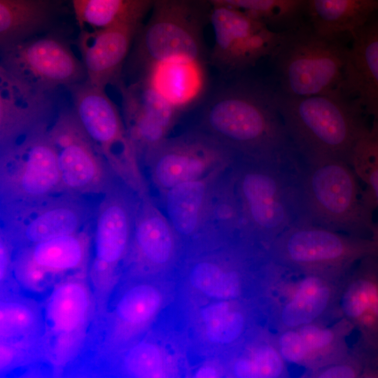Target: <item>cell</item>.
Wrapping results in <instances>:
<instances>
[{
	"label": "cell",
	"instance_id": "obj_1",
	"mask_svg": "<svg viewBox=\"0 0 378 378\" xmlns=\"http://www.w3.org/2000/svg\"><path fill=\"white\" fill-rule=\"evenodd\" d=\"M197 131L233 159L281 160L297 154L277 93L255 83H242L214 95L205 105Z\"/></svg>",
	"mask_w": 378,
	"mask_h": 378
},
{
	"label": "cell",
	"instance_id": "obj_2",
	"mask_svg": "<svg viewBox=\"0 0 378 378\" xmlns=\"http://www.w3.org/2000/svg\"><path fill=\"white\" fill-rule=\"evenodd\" d=\"M297 160L238 158L228 167L241 230L265 248L290 226L303 223Z\"/></svg>",
	"mask_w": 378,
	"mask_h": 378
},
{
	"label": "cell",
	"instance_id": "obj_3",
	"mask_svg": "<svg viewBox=\"0 0 378 378\" xmlns=\"http://www.w3.org/2000/svg\"><path fill=\"white\" fill-rule=\"evenodd\" d=\"M297 176L303 223L363 237L372 232L375 207L346 162L330 158L298 156Z\"/></svg>",
	"mask_w": 378,
	"mask_h": 378
},
{
	"label": "cell",
	"instance_id": "obj_4",
	"mask_svg": "<svg viewBox=\"0 0 378 378\" xmlns=\"http://www.w3.org/2000/svg\"><path fill=\"white\" fill-rule=\"evenodd\" d=\"M279 110L290 139L303 158H330L349 164L353 149L365 133L358 104L341 92L309 97L277 93Z\"/></svg>",
	"mask_w": 378,
	"mask_h": 378
},
{
	"label": "cell",
	"instance_id": "obj_5",
	"mask_svg": "<svg viewBox=\"0 0 378 378\" xmlns=\"http://www.w3.org/2000/svg\"><path fill=\"white\" fill-rule=\"evenodd\" d=\"M1 214L63 192L57 152L46 120L1 138Z\"/></svg>",
	"mask_w": 378,
	"mask_h": 378
},
{
	"label": "cell",
	"instance_id": "obj_6",
	"mask_svg": "<svg viewBox=\"0 0 378 378\" xmlns=\"http://www.w3.org/2000/svg\"><path fill=\"white\" fill-rule=\"evenodd\" d=\"M43 364L52 377H64L83 354L96 318V302L88 274L56 284L42 302Z\"/></svg>",
	"mask_w": 378,
	"mask_h": 378
},
{
	"label": "cell",
	"instance_id": "obj_7",
	"mask_svg": "<svg viewBox=\"0 0 378 378\" xmlns=\"http://www.w3.org/2000/svg\"><path fill=\"white\" fill-rule=\"evenodd\" d=\"M125 183H113L103 193L95 215L88 279L96 302V318L105 312L130 253L139 193Z\"/></svg>",
	"mask_w": 378,
	"mask_h": 378
},
{
	"label": "cell",
	"instance_id": "obj_8",
	"mask_svg": "<svg viewBox=\"0 0 378 378\" xmlns=\"http://www.w3.org/2000/svg\"><path fill=\"white\" fill-rule=\"evenodd\" d=\"M266 250L272 262L285 268L340 278L376 252L372 239L309 223L293 225Z\"/></svg>",
	"mask_w": 378,
	"mask_h": 378
},
{
	"label": "cell",
	"instance_id": "obj_9",
	"mask_svg": "<svg viewBox=\"0 0 378 378\" xmlns=\"http://www.w3.org/2000/svg\"><path fill=\"white\" fill-rule=\"evenodd\" d=\"M333 40L314 32L288 36L276 52L280 93L298 97L341 92L347 49Z\"/></svg>",
	"mask_w": 378,
	"mask_h": 378
},
{
	"label": "cell",
	"instance_id": "obj_10",
	"mask_svg": "<svg viewBox=\"0 0 378 378\" xmlns=\"http://www.w3.org/2000/svg\"><path fill=\"white\" fill-rule=\"evenodd\" d=\"M1 71L46 93L86 79L81 59L55 34L38 35L1 50Z\"/></svg>",
	"mask_w": 378,
	"mask_h": 378
},
{
	"label": "cell",
	"instance_id": "obj_11",
	"mask_svg": "<svg viewBox=\"0 0 378 378\" xmlns=\"http://www.w3.org/2000/svg\"><path fill=\"white\" fill-rule=\"evenodd\" d=\"M92 236L88 228L18 248L13 276L20 289L48 293L65 279L88 274Z\"/></svg>",
	"mask_w": 378,
	"mask_h": 378
},
{
	"label": "cell",
	"instance_id": "obj_12",
	"mask_svg": "<svg viewBox=\"0 0 378 378\" xmlns=\"http://www.w3.org/2000/svg\"><path fill=\"white\" fill-rule=\"evenodd\" d=\"M68 89L76 118L113 173L126 182L137 178L132 150L134 146L106 88L85 80Z\"/></svg>",
	"mask_w": 378,
	"mask_h": 378
},
{
	"label": "cell",
	"instance_id": "obj_13",
	"mask_svg": "<svg viewBox=\"0 0 378 378\" xmlns=\"http://www.w3.org/2000/svg\"><path fill=\"white\" fill-rule=\"evenodd\" d=\"M233 158L199 131L164 139L146 153L153 183L163 192L223 170Z\"/></svg>",
	"mask_w": 378,
	"mask_h": 378
},
{
	"label": "cell",
	"instance_id": "obj_14",
	"mask_svg": "<svg viewBox=\"0 0 378 378\" xmlns=\"http://www.w3.org/2000/svg\"><path fill=\"white\" fill-rule=\"evenodd\" d=\"M49 134L55 146L63 192L104 193L113 183L111 169L85 132L72 109L59 113Z\"/></svg>",
	"mask_w": 378,
	"mask_h": 378
},
{
	"label": "cell",
	"instance_id": "obj_15",
	"mask_svg": "<svg viewBox=\"0 0 378 378\" xmlns=\"http://www.w3.org/2000/svg\"><path fill=\"white\" fill-rule=\"evenodd\" d=\"M80 195L62 192L43 202L1 215L2 233L15 251L87 227L92 211Z\"/></svg>",
	"mask_w": 378,
	"mask_h": 378
},
{
	"label": "cell",
	"instance_id": "obj_16",
	"mask_svg": "<svg viewBox=\"0 0 378 378\" xmlns=\"http://www.w3.org/2000/svg\"><path fill=\"white\" fill-rule=\"evenodd\" d=\"M281 267L286 275L276 283L273 314L279 332L324 322L328 317L337 315L340 292L345 277Z\"/></svg>",
	"mask_w": 378,
	"mask_h": 378
},
{
	"label": "cell",
	"instance_id": "obj_17",
	"mask_svg": "<svg viewBox=\"0 0 378 378\" xmlns=\"http://www.w3.org/2000/svg\"><path fill=\"white\" fill-rule=\"evenodd\" d=\"M216 58L231 67L249 66L276 52L288 36L274 31L261 20L224 4L211 13Z\"/></svg>",
	"mask_w": 378,
	"mask_h": 378
},
{
	"label": "cell",
	"instance_id": "obj_18",
	"mask_svg": "<svg viewBox=\"0 0 378 378\" xmlns=\"http://www.w3.org/2000/svg\"><path fill=\"white\" fill-rule=\"evenodd\" d=\"M193 15L183 0H155L144 27L139 54L145 66L176 57L200 59Z\"/></svg>",
	"mask_w": 378,
	"mask_h": 378
},
{
	"label": "cell",
	"instance_id": "obj_19",
	"mask_svg": "<svg viewBox=\"0 0 378 378\" xmlns=\"http://www.w3.org/2000/svg\"><path fill=\"white\" fill-rule=\"evenodd\" d=\"M178 239L165 214L145 192H140L131 248L120 279L155 276L174 260Z\"/></svg>",
	"mask_w": 378,
	"mask_h": 378
},
{
	"label": "cell",
	"instance_id": "obj_20",
	"mask_svg": "<svg viewBox=\"0 0 378 378\" xmlns=\"http://www.w3.org/2000/svg\"><path fill=\"white\" fill-rule=\"evenodd\" d=\"M353 328L343 319L333 326L316 322L279 331L274 344L286 361L314 372L349 355L346 335Z\"/></svg>",
	"mask_w": 378,
	"mask_h": 378
},
{
	"label": "cell",
	"instance_id": "obj_21",
	"mask_svg": "<svg viewBox=\"0 0 378 378\" xmlns=\"http://www.w3.org/2000/svg\"><path fill=\"white\" fill-rule=\"evenodd\" d=\"M141 20L131 19L102 29H81L76 46L86 80L104 88L118 80Z\"/></svg>",
	"mask_w": 378,
	"mask_h": 378
},
{
	"label": "cell",
	"instance_id": "obj_22",
	"mask_svg": "<svg viewBox=\"0 0 378 378\" xmlns=\"http://www.w3.org/2000/svg\"><path fill=\"white\" fill-rule=\"evenodd\" d=\"M337 317L360 333L362 343L378 348V255H368L342 281Z\"/></svg>",
	"mask_w": 378,
	"mask_h": 378
},
{
	"label": "cell",
	"instance_id": "obj_23",
	"mask_svg": "<svg viewBox=\"0 0 378 378\" xmlns=\"http://www.w3.org/2000/svg\"><path fill=\"white\" fill-rule=\"evenodd\" d=\"M352 36L346 51L345 88L378 121V18L370 19Z\"/></svg>",
	"mask_w": 378,
	"mask_h": 378
},
{
	"label": "cell",
	"instance_id": "obj_24",
	"mask_svg": "<svg viewBox=\"0 0 378 378\" xmlns=\"http://www.w3.org/2000/svg\"><path fill=\"white\" fill-rule=\"evenodd\" d=\"M142 86L173 110L187 106L200 97L205 76L200 59L176 57L146 66Z\"/></svg>",
	"mask_w": 378,
	"mask_h": 378
},
{
	"label": "cell",
	"instance_id": "obj_25",
	"mask_svg": "<svg viewBox=\"0 0 378 378\" xmlns=\"http://www.w3.org/2000/svg\"><path fill=\"white\" fill-rule=\"evenodd\" d=\"M225 169L162 192L164 214L179 239L188 240L203 231L216 184Z\"/></svg>",
	"mask_w": 378,
	"mask_h": 378
},
{
	"label": "cell",
	"instance_id": "obj_26",
	"mask_svg": "<svg viewBox=\"0 0 378 378\" xmlns=\"http://www.w3.org/2000/svg\"><path fill=\"white\" fill-rule=\"evenodd\" d=\"M43 326L42 302L23 295L20 290H0V344L34 352L43 361Z\"/></svg>",
	"mask_w": 378,
	"mask_h": 378
},
{
	"label": "cell",
	"instance_id": "obj_27",
	"mask_svg": "<svg viewBox=\"0 0 378 378\" xmlns=\"http://www.w3.org/2000/svg\"><path fill=\"white\" fill-rule=\"evenodd\" d=\"M314 32L334 39L343 33L354 34L378 8L377 0H307Z\"/></svg>",
	"mask_w": 378,
	"mask_h": 378
},
{
	"label": "cell",
	"instance_id": "obj_28",
	"mask_svg": "<svg viewBox=\"0 0 378 378\" xmlns=\"http://www.w3.org/2000/svg\"><path fill=\"white\" fill-rule=\"evenodd\" d=\"M50 20L48 0H0L1 49L38 36Z\"/></svg>",
	"mask_w": 378,
	"mask_h": 378
},
{
	"label": "cell",
	"instance_id": "obj_29",
	"mask_svg": "<svg viewBox=\"0 0 378 378\" xmlns=\"http://www.w3.org/2000/svg\"><path fill=\"white\" fill-rule=\"evenodd\" d=\"M190 288L210 300H240L246 290L241 271L216 258H202L194 262L188 273Z\"/></svg>",
	"mask_w": 378,
	"mask_h": 378
},
{
	"label": "cell",
	"instance_id": "obj_30",
	"mask_svg": "<svg viewBox=\"0 0 378 378\" xmlns=\"http://www.w3.org/2000/svg\"><path fill=\"white\" fill-rule=\"evenodd\" d=\"M241 300H211L201 308L200 330L211 345L225 346L239 342L248 330L250 317Z\"/></svg>",
	"mask_w": 378,
	"mask_h": 378
},
{
	"label": "cell",
	"instance_id": "obj_31",
	"mask_svg": "<svg viewBox=\"0 0 378 378\" xmlns=\"http://www.w3.org/2000/svg\"><path fill=\"white\" fill-rule=\"evenodd\" d=\"M168 360L154 339L144 337L132 345L99 373L102 377H164Z\"/></svg>",
	"mask_w": 378,
	"mask_h": 378
},
{
	"label": "cell",
	"instance_id": "obj_32",
	"mask_svg": "<svg viewBox=\"0 0 378 378\" xmlns=\"http://www.w3.org/2000/svg\"><path fill=\"white\" fill-rule=\"evenodd\" d=\"M155 0H87L76 19L81 29L105 28L118 22L142 20Z\"/></svg>",
	"mask_w": 378,
	"mask_h": 378
},
{
	"label": "cell",
	"instance_id": "obj_33",
	"mask_svg": "<svg viewBox=\"0 0 378 378\" xmlns=\"http://www.w3.org/2000/svg\"><path fill=\"white\" fill-rule=\"evenodd\" d=\"M287 374L286 361L274 342H258L247 348L234 362L236 377L275 378Z\"/></svg>",
	"mask_w": 378,
	"mask_h": 378
},
{
	"label": "cell",
	"instance_id": "obj_34",
	"mask_svg": "<svg viewBox=\"0 0 378 378\" xmlns=\"http://www.w3.org/2000/svg\"><path fill=\"white\" fill-rule=\"evenodd\" d=\"M349 164L358 178L365 183L370 200L378 207V121L373 120L356 144Z\"/></svg>",
	"mask_w": 378,
	"mask_h": 378
},
{
	"label": "cell",
	"instance_id": "obj_35",
	"mask_svg": "<svg viewBox=\"0 0 378 378\" xmlns=\"http://www.w3.org/2000/svg\"><path fill=\"white\" fill-rule=\"evenodd\" d=\"M302 0H221L224 4L242 10L264 22L290 17L300 8Z\"/></svg>",
	"mask_w": 378,
	"mask_h": 378
},
{
	"label": "cell",
	"instance_id": "obj_36",
	"mask_svg": "<svg viewBox=\"0 0 378 378\" xmlns=\"http://www.w3.org/2000/svg\"><path fill=\"white\" fill-rule=\"evenodd\" d=\"M358 355H349L328 366L310 372L311 377H357L362 371Z\"/></svg>",
	"mask_w": 378,
	"mask_h": 378
},
{
	"label": "cell",
	"instance_id": "obj_37",
	"mask_svg": "<svg viewBox=\"0 0 378 378\" xmlns=\"http://www.w3.org/2000/svg\"><path fill=\"white\" fill-rule=\"evenodd\" d=\"M195 377H218V373L216 370H214L211 367H204L199 370L196 374Z\"/></svg>",
	"mask_w": 378,
	"mask_h": 378
},
{
	"label": "cell",
	"instance_id": "obj_38",
	"mask_svg": "<svg viewBox=\"0 0 378 378\" xmlns=\"http://www.w3.org/2000/svg\"><path fill=\"white\" fill-rule=\"evenodd\" d=\"M87 0H72L75 16H78L80 13Z\"/></svg>",
	"mask_w": 378,
	"mask_h": 378
},
{
	"label": "cell",
	"instance_id": "obj_39",
	"mask_svg": "<svg viewBox=\"0 0 378 378\" xmlns=\"http://www.w3.org/2000/svg\"><path fill=\"white\" fill-rule=\"evenodd\" d=\"M372 233V240L376 249L375 253L378 255V222L373 225Z\"/></svg>",
	"mask_w": 378,
	"mask_h": 378
},
{
	"label": "cell",
	"instance_id": "obj_40",
	"mask_svg": "<svg viewBox=\"0 0 378 378\" xmlns=\"http://www.w3.org/2000/svg\"><path fill=\"white\" fill-rule=\"evenodd\" d=\"M378 1V0H377Z\"/></svg>",
	"mask_w": 378,
	"mask_h": 378
}]
</instances>
